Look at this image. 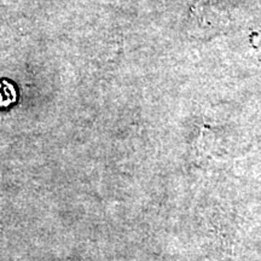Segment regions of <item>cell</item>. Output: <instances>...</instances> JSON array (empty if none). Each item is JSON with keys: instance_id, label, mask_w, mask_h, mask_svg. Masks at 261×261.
Segmentation results:
<instances>
[]
</instances>
